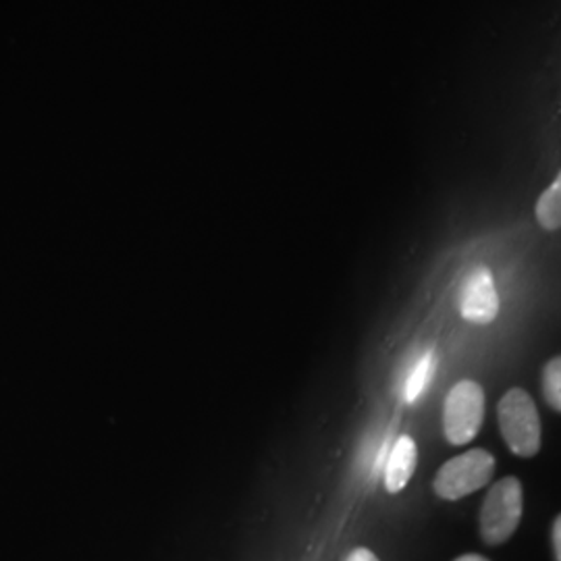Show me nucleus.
Listing matches in <instances>:
<instances>
[{"mask_svg":"<svg viewBox=\"0 0 561 561\" xmlns=\"http://www.w3.org/2000/svg\"><path fill=\"white\" fill-rule=\"evenodd\" d=\"M503 439L512 454L533 458L541 449V419L533 398L520 389H510L497 408Z\"/></svg>","mask_w":561,"mask_h":561,"instance_id":"obj_1","label":"nucleus"},{"mask_svg":"<svg viewBox=\"0 0 561 561\" xmlns=\"http://www.w3.org/2000/svg\"><path fill=\"white\" fill-rule=\"evenodd\" d=\"M524 495L518 479L507 477L491 486L481 510V535L486 545L507 541L522 520Z\"/></svg>","mask_w":561,"mask_h":561,"instance_id":"obj_2","label":"nucleus"},{"mask_svg":"<svg viewBox=\"0 0 561 561\" xmlns=\"http://www.w3.org/2000/svg\"><path fill=\"white\" fill-rule=\"evenodd\" d=\"M495 474V458L486 449H470L454 460L445 461L435 477V493L456 502L489 484Z\"/></svg>","mask_w":561,"mask_h":561,"instance_id":"obj_3","label":"nucleus"},{"mask_svg":"<svg viewBox=\"0 0 561 561\" xmlns=\"http://www.w3.org/2000/svg\"><path fill=\"white\" fill-rule=\"evenodd\" d=\"M484 421V391L474 381H460L451 387L443 405V433L451 445L472 442Z\"/></svg>","mask_w":561,"mask_h":561,"instance_id":"obj_4","label":"nucleus"},{"mask_svg":"<svg viewBox=\"0 0 561 561\" xmlns=\"http://www.w3.org/2000/svg\"><path fill=\"white\" fill-rule=\"evenodd\" d=\"M461 319L474 324H489L500 314V294L486 266H474L460 287Z\"/></svg>","mask_w":561,"mask_h":561,"instance_id":"obj_5","label":"nucleus"},{"mask_svg":"<svg viewBox=\"0 0 561 561\" xmlns=\"http://www.w3.org/2000/svg\"><path fill=\"white\" fill-rule=\"evenodd\" d=\"M416 461H419V449L412 437L403 435L400 437L385 466V489L389 493H400L405 489V484L414 477L416 470Z\"/></svg>","mask_w":561,"mask_h":561,"instance_id":"obj_6","label":"nucleus"},{"mask_svg":"<svg viewBox=\"0 0 561 561\" xmlns=\"http://www.w3.org/2000/svg\"><path fill=\"white\" fill-rule=\"evenodd\" d=\"M435 370H437V356L428 350L414 364V368H412V373H410V377L405 381L403 398H405L408 403H414V401L421 398L422 393L426 391V387L433 381Z\"/></svg>","mask_w":561,"mask_h":561,"instance_id":"obj_7","label":"nucleus"},{"mask_svg":"<svg viewBox=\"0 0 561 561\" xmlns=\"http://www.w3.org/2000/svg\"><path fill=\"white\" fill-rule=\"evenodd\" d=\"M535 213L542 229L547 231L561 229V171L556 181L542 192Z\"/></svg>","mask_w":561,"mask_h":561,"instance_id":"obj_8","label":"nucleus"},{"mask_svg":"<svg viewBox=\"0 0 561 561\" xmlns=\"http://www.w3.org/2000/svg\"><path fill=\"white\" fill-rule=\"evenodd\" d=\"M542 396L553 410L561 412V356L547 362L542 368Z\"/></svg>","mask_w":561,"mask_h":561,"instance_id":"obj_9","label":"nucleus"},{"mask_svg":"<svg viewBox=\"0 0 561 561\" xmlns=\"http://www.w3.org/2000/svg\"><path fill=\"white\" fill-rule=\"evenodd\" d=\"M345 561H379V558L373 553V551H368V549H354L350 556H347V560Z\"/></svg>","mask_w":561,"mask_h":561,"instance_id":"obj_10","label":"nucleus"},{"mask_svg":"<svg viewBox=\"0 0 561 561\" xmlns=\"http://www.w3.org/2000/svg\"><path fill=\"white\" fill-rule=\"evenodd\" d=\"M553 551H556V560L561 561V514L553 524Z\"/></svg>","mask_w":561,"mask_h":561,"instance_id":"obj_11","label":"nucleus"},{"mask_svg":"<svg viewBox=\"0 0 561 561\" xmlns=\"http://www.w3.org/2000/svg\"><path fill=\"white\" fill-rule=\"evenodd\" d=\"M456 561H489L486 558H482V556H474V553H468V556H461Z\"/></svg>","mask_w":561,"mask_h":561,"instance_id":"obj_12","label":"nucleus"}]
</instances>
